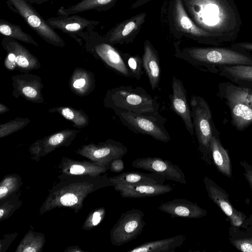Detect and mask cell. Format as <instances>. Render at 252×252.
Masks as SVG:
<instances>
[{"label": "cell", "mask_w": 252, "mask_h": 252, "mask_svg": "<svg viewBox=\"0 0 252 252\" xmlns=\"http://www.w3.org/2000/svg\"><path fill=\"white\" fill-rule=\"evenodd\" d=\"M188 16L219 46L234 42L242 24L234 0H182Z\"/></svg>", "instance_id": "obj_1"}, {"label": "cell", "mask_w": 252, "mask_h": 252, "mask_svg": "<svg viewBox=\"0 0 252 252\" xmlns=\"http://www.w3.org/2000/svg\"><path fill=\"white\" fill-rule=\"evenodd\" d=\"M180 42L174 43V56L204 71L218 74L220 66L252 64V56L232 48L218 46L186 47L181 48Z\"/></svg>", "instance_id": "obj_2"}, {"label": "cell", "mask_w": 252, "mask_h": 252, "mask_svg": "<svg viewBox=\"0 0 252 252\" xmlns=\"http://www.w3.org/2000/svg\"><path fill=\"white\" fill-rule=\"evenodd\" d=\"M160 22L164 32L175 39L186 38L200 44L219 46L209 33L199 28L189 18L182 0H164Z\"/></svg>", "instance_id": "obj_3"}, {"label": "cell", "mask_w": 252, "mask_h": 252, "mask_svg": "<svg viewBox=\"0 0 252 252\" xmlns=\"http://www.w3.org/2000/svg\"><path fill=\"white\" fill-rule=\"evenodd\" d=\"M106 104L114 110L161 116L158 112L159 103L141 87L121 86L114 88L108 92Z\"/></svg>", "instance_id": "obj_4"}, {"label": "cell", "mask_w": 252, "mask_h": 252, "mask_svg": "<svg viewBox=\"0 0 252 252\" xmlns=\"http://www.w3.org/2000/svg\"><path fill=\"white\" fill-rule=\"evenodd\" d=\"M218 95L229 108L231 124L237 130L244 131L252 126V88L230 81L221 82Z\"/></svg>", "instance_id": "obj_5"}, {"label": "cell", "mask_w": 252, "mask_h": 252, "mask_svg": "<svg viewBox=\"0 0 252 252\" xmlns=\"http://www.w3.org/2000/svg\"><path fill=\"white\" fill-rule=\"evenodd\" d=\"M194 133L201 159L209 166L212 164L210 145L214 129L212 114L207 101L202 96L192 95L189 101Z\"/></svg>", "instance_id": "obj_6"}, {"label": "cell", "mask_w": 252, "mask_h": 252, "mask_svg": "<svg viewBox=\"0 0 252 252\" xmlns=\"http://www.w3.org/2000/svg\"><path fill=\"white\" fill-rule=\"evenodd\" d=\"M122 125L134 133L149 135L155 140L168 142L171 139L164 125L166 119L122 110H114Z\"/></svg>", "instance_id": "obj_7"}, {"label": "cell", "mask_w": 252, "mask_h": 252, "mask_svg": "<svg viewBox=\"0 0 252 252\" xmlns=\"http://www.w3.org/2000/svg\"><path fill=\"white\" fill-rule=\"evenodd\" d=\"M79 37L86 42V47L99 57L108 66L126 77L133 78L122 55V52L108 42L94 30H87Z\"/></svg>", "instance_id": "obj_8"}, {"label": "cell", "mask_w": 252, "mask_h": 252, "mask_svg": "<svg viewBox=\"0 0 252 252\" xmlns=\"http://www.w3.org/2000/svg\"><path fill=\"white\" fill-rule=\"evenodd\" d=\"M10 9L19 14L41 38L47 43L59 47H63V39L47 23L27 0H6Z\"/></svg>", "instance_id": "obj_9"}, {"label": "cell", "mask_w": 252, "mask_h": 252, "mask_svg": "<svg viewBox=\"0 0 252 252\" xmlns=\"http://www.w3.org/2000/svg\"><path fill=\"white\" fill-rule=\"evenodd\" d=\"M144 217L143 211L134 208L123 213L111 230L112 244L120 246L135 239L146 224Z\"/></svg>", "instance_id": "obj_10"}, {"label": "cell", "mask_w": 252, "mask_h": 252, "mask_svg": "<svg viewBox=\"0 0 252 252\" xmlns=\"http://www.w3.org/2000/svg\"><path fill=\"white\" fill-rule=\"evenodd\" d=\"M203 182L209 197L229 218L231 225L237 227L243 225L246 216L233 207L228 193L207 176Z\"/></svg>", "instance_id": "obj_11"}, {"label": "cell", "mask_w": 252, "mask_h": 252, "mask_svg": "<svg viewBox=\"0 0 252 252\" xmlns=\"http://www.w3.org/2000/svg\"><path fill=\"white\" fill-rule=\"evenodd\" d=\"M48 24L53 29H57L67 34L82 45V39L79 37L82 32L89 30H94L100 22L86 19L79 15H58L46 20Z\"/></svg>", "instance_id": "obj_12"}, {"label": "cell", "mask_w": 252, "mask_h": 252, "mask_svg": "<svg viewBox=\"0 0 252 252\" xmlns=\"http://www.w3.org/2000/svg\"><path fill=\"white\" fill-rule=\"evenodd\" d=\"M131 165L134 168L160 174L168 180L182 184L187 183L184 172L178 165L159 157L137 158L132 161Z\"/></svg>", "instance_id": "obj_13"}, {"label": "cell", "mask_w": 252, "mask_h": 252, "mask_svg": "<svg viewBox=\"0 0 252 252\" xmlns=\"http://www.w3.org/2000/svg\"><path fill=\"white\" fill-rule=\"evenodd\" d=\"M147 14H136L117 24L104 36L111 44H125L131 43L140 32Z\"/></svg>", "instance_id": "obj_14"}, {"label": "cell", "mask_w": 252, "mask_h": 252, "mask_svg": "<svg viewBox=\"0 0 252 252\" xmlns=\"http://www.w3.org/2000/svg\"><path fill=\"white\" fill-rule=\"evenodd\" d=\"M171 86L172 92L169 95L170 109L181 117L187 130L193 136L195 133L187 91L182 81L176 76L172 77Z\"/></svg>", "instance_id": "obj_15"}, {"label": "cell", "mask_w": 252, "mask_h": 252, "mask_svg": "<svg viewBox=\"0 0 252 252\" xmlns=\"http://www.w3.org/2000/svg\"><path fill=\"white\" fill-rule=\"evenodd\" d=\"M158 209L168 214L172 218L199 219L207 214V211L197 204L185 199H175L162 203Z\"/></svg>", "instance_id": "obj_16"}, {"label": "cell", "mask_w": 252, "mask_h": 252, "mask_svg": "<svg viewBox=\"0 0 252 252\" xmlns=\"http://www.w3.org/2000/svg\"><path fill=\"white\" fill-rule=\"evenodd\" d=\"M114 187L122 197L131 198L152 197L165 194L173 190L170 186L164 184L117 185Z\"/></svg>", "instance_id": "obj_17"}, {"label": "cell", "mask_w": 252, "mask_h": 252, "mask_svg": "<svg viewBox=\"0 0 252 252\" xmlns=\"http://www.w3.org/2000/svg\"><path fill=\"white\" fill-rule=\"evenodd\" d=\"M142 61L143 67L151 88L155 90L158 87L160 81V60L157 50L148 39L146 40L144 43Z\"/></svg>", "instance_id": "obj_18"}, {"label": "cell", "mask_w": 252, "mask_h": 252, "mask_svg": "<svg viewBox=\"0 0 252 252\" xmlns=\"http://www.w3.org/2000/svg\"><path fill=\"white\" fill-rule=\"evenodd\" d=\"M220 136V133L215 127L210 145L211 159L219 172L231 178L232 169L229 155L227 150L222 146Z\"/></svg>", "instance_id": "obj_19"}, {"label": "cell", "mask_w": 252, "mask_h": 252, "mask_svg": "<svg viewBox=\"0 0 252 252\" xmlns=\"http://www.w3.org/2000/svg\"><path fill=\"white\" fill-rule=\"evenodd\" d=\"M218 74L239 86L252 88V64L220 66Z\"/></svg>", "instance_id": "obj_20"}, {"label": "cell", "mask_w": 252, "mask_h": 252, "mask_svg": "<svg viewBox=\"0 0 252 252\" xmlns=\"http://www.w3.org/2000/svg\"><path fill=\"white\" fill-rule=\"evenodd\" d=\"M109 179L112 186L143 184L163 185L166 180L164 177L158 174L153 172L146 173L138 171L124 172Z\"/></svg>", "instance_id": "obj_21"}, {"label": "cell", "mask_w": 252, "mask_h": 252, "mask_svg": "<svg viewBox=\"0 0 252 252\" xmlns=\"http://www.w3.org/2000/svg\"><path fill=\"white\" fill-rule=\"evenodd\" d=\"M184 235L146 242L128 250V252H174L185 241Z\"/></svg>", "instance_id": "obj_22"}, {"label": "cell", "mask_w": 252, "mask_h": 252, "mask_svg": "<svg viewBox=\"0 0 252 252\" xmlns=\"http://www.w3.org/2000/svg\"><path fill=\"white\" fill-rule=\"evenodd\" d=\"M119 0H81L79 2L67 7H61L58 15L76 14L89 10L105 11L113 8Z\"/></svg>", "instance_id": "obj_23"}, {"label": "cell", "mask_w": 252, "mask_h": 252, "mask_svg": "<svg viewBox=\"0 0 252 252\" xmlns=\"http://www.w3.org/2000/svg\"><path fill=\"white\" fill-rule=\"evenodd\" d=\"M1 44L5 50H10L15 54V63L19 66L25 69L35 67L37 63L36 59L17 40L4 37Z\"/></svg>", "instance_id": "obj_24"}, {"label": "cell", "mask_w": 252, "mask_h": 252, "mask_svg": "<svg viewBox=\"0 0 252 252\" xmlns=\"http://www.w3.org/2000/svg\"><path fill=\"white\" fill-rule=\"evenodd\" d=\"M0 32L4 37H10L35 46L38 45L32 36L24 32L20 26L11 23L4 19H0Z\"/></svg>", "instance_id": "obj_25"}, {"label": "cell", "mask_w": 252, "mask_h": 252, "mask_svg": "<svg viewBox=\"0 0 252 252\" xmlns=\"http://www.w3.org/2000/svg\"><path fill=\"white\" fill-rule=\"evenodd\" d=\"M122 55L133 78L140 80L144 74V71L142 70V58L138 55H133L129 53H122Z\"/></svg>", "instance_id": "obj_26"}, {"label": "cell", "mask_w": 252, "mask_h": 252, "mask_svg": "<svg viewBox=\"0 0 252 252\" xmlns=\"http://www.w3.org/2000/svg\"><path fill=\"white\" fill-rule=\"evenodd\" d=\"M60 112L65 118L72 121L78 126H84L87 125V118L80 112L69 107L60 108Z\"/></svg>", "instance_id": "obj_27"}, {"label": "cell", "mask_w": 252, "mask_h": 252, "mask_svg": "<svg viewBox=\"0 0 252 252\" xmlns=\"http://www.w3.org/2000/svg\"><path fill=\"white\" fill-rule=\"evenodd\" d=\"M230 243L239 251L252 252V236L248 237L229 239Z\"/></svg>", "instance_id": "obj_28"}, {"label": "cell", "mask_w": 252, "mask_h": 252, "mask_svg": "<svg viewBox=\"0 0 252 252\" xmlns=\"http://www.w3.org/2000/svg\"><path fill=\"white\" fill-rule=\"evenodd\" d=\"M26 124L24 120H16L10 123L1 125L0 126V136H5L14 131L19 130L23 127Z\"/></svg>", "instance_id": "obj_29"}, {"label": "cell", "mask_w": 252, "mask_h": 252, "mask_svg": "<svg viewBox=\"0 0 252 252\" xmlns=\"http://www.w3.org/2000/svg\"><path fill=\"white\" fill-rule=\"evenodd\" d=\"M240 164L243 168L244 177L252 190V166L245 160L240 161Z\"/></svg>", "instance_id": "obj_30"}, {"label": "cell", "mask_w": 252, "mask_h": 252, "mask_svg": "<svg viewBox=\"0 0 252 252\" xmlns=\"http://www.w3.org/2000/svg\"><path fill=\"white\" fill-rule=\"evenodd\" d=\"M70 131H66L55 134L49 138L48 143L52 146H57L60 144L64 140L65 136Z\"/></svg>", "instance_id": "obj_31"}, {"label": "cell", "mask_w": 252, "mask_h": 252, "mask_svg": "<svg viewBox=\"0 0 252 252\" xmlns=\"http://www.w3.org/2000/svg\"><path fill=\"white\" fill-rule=\"evenodd\" d=\"M231 48L245 53L252 52V42H242L234 43L231 45Z\"/></svg>", "instance_id": "obj_32"}, {"label": "cell", "mask_w": 252, "mask_h": 252, "mask_svg": "<svg viewBox=\"0 0 252 252\" xmlns=\"http://www.w3.org/2000/svg\"><path fill=\"white\" fill-rule=\"evenodd\" d=\"M61 203L64 206H70L78 202V198L73 194H66L60 199Z\"/></svg>", "instance_id": "obj_33"}, {"label": "cell", "mask_w": 252, "mask_h": 252, "mask_svg": "<svg viewBox=\"0 0 252 252\" xmlns=\"http://www.w3.org/2000/svg\"><path fill=\"white\" fill-rule=\"evenodd\" d=\"M124 163L122 158L115 159L110 163L111 170L114 172L120 173L124 169Z\"/></svg>", "instance_id": "obj_34"}, {"label": "cell", "mask_w": 252, "mask_h": 252, "mask_svg": "<svg viewBox=\"0 0 252 252\" xmlns=\"http://www.w3.org/2000/svg\"><path fill=\"white\" fill-rule=\"evenodd\" d=\"M22 92L25 96L30 98H35L38 95L36 89L30 86L23 87Z\"/></svg>", "instance_id": "obj_35"}, {"label": "cell", "mask_w": 252, "mask_h": 252, "mask_svg": "<svg viewBox=\"0 0 252 252\" xmlns=\"http://www.w3.org/2000/svg\"><path fill=\"white\" fill-rule=\"evenodd\" d=\"M85 168L80 165H73L70 168V172L73 174H81L84 172Z\"/></svg>", "instance_id": "obj_36"}, {"label": "cell", "mask_w": 252, "mask_h": 252, "mask_svg": "<svg viewBox=\"0 0 252 252\" xmlns=\"http://www.w3.org/2000/svg\"><path fill=\"white\" fill-rule=\"evenodd\" d=\"M86 82L84 78L80 77L76 79L73 83V86L76 89L83 88L86 85Z\"/></svg>", "instance_id": "obj_37"}, {"label": "cell", "mask_w": 252, "mask_h": 252, "mask_svg": "<svg viewBox=\"0 0 252 252\" xmlns=\"http://www.w3.org/2000/svg\"><path fill=\"white\" fill-rule=\"evenodd\" d=\"M151 0H136L133 3H132L130 6V8L133 9L136 8L140 6H142L148 2L151 1Z\"/></svg>", "instance_id": "obj_38"}, {"label": "cell", "mask_w": 252, "mask_h": 252, "mask_svg": "<svg viewBox=\"0 0 252 252\" xmlns=\"http://www.w3.org/2000/svg\"><path fill=\"white\" fill-rule=\"evenodd\" d=\"M101 220V217L100 213L98 212L94 213L92 219L93 224L94 225H97Z\"/></svg>", "instance_id": "obj_39"}, {"label": "cell", "mask_w": 252, "mask_h": 252, "mask_svg": "<svg viewBox=\"0 0 252 252\" xmlns=\"http://www.w3.org/2000/svg\"><path fill=\"white\" fill-rule=\"evenodd\" d=\"M8 189L3 186H1L0 187V198L4 196L8 192Z\"/></svg>", "instance_id": "obj_40"}, {"label": "cell", "mask_w": 252, "mask_h": 252, "mask_svg": "<svg viewBox=\"0 0 252 252\" xmlns=\"http://www.w3.org/2000/svg\"><path fill=\"white\" fill-rule=\"evenodd\" d=\"M5 63L7 68L10 69H14L16 64L15 62H12L7 59H6Z\"/></svg>", "instance_id": "obj_41"}, {"label": "cell", "mask_w": 252, "mask_h": 252, "mask_svg": "<svg viewBox=\"0 0 252 252\" xmlns=\"http://www.w3.org/2000/svg\"><path fill=\"white\" fill-rule=\"evenodd\" d=\"M31 4H41L44 2H47L52 0H27Z\"/></svg>", "instance_id": "obj_42"}, {"label": "cell", "mask_w": 252, "mask_h": 252, "mask_svg": "<svg viewBox=\"0 0 252 252\" xmlns=\"http://www.w3.org/2000/svg\"><path fill=\"white\" fill-rule=\"evenodd\" d=\"M244 224L248 225L252 228V217H250L248 219H246Z\"/></svg>", "instance_id": "obj_43"}, {"label": "cell", "mask_w": 252, "mask_h": 252, "mask_svg": "<svg viewBox=\"0 0 252 252\" xmlns=\"http://www.w3.org/2000/svg\"><path fill=\"white\" fill-rule=\"evenodd\" d=\"M8 109L4 105H3L2 104H0V113H4L7 111Z\"/></svg>", "instance_id": "obj_44"}, {"label": "cell", "mask_w": 252, "mask_h": 252, "mask_svg": "<svg viewBox=\"0 0 252 252\" xmlns=\"http://www.w3.org/2000/svg\"><path fill=\"white\" fill-rule=\"evenodd\" d=\"M24 252H36V250L32 247H29L23 251Z\"/></svg>", "instance_id": "obj_45"}, {"label": "cell", "mask_w": 252, "mask_h": 252, "mask_svg": "<svg viewBox=\"0 0 252 252\" xmlns=\"http://www.w3.org/2000/svg\"><path fill=\"white\" fill-rule=\"evenodd\" d=\"M3 213H4V212H3V210L2 209H0V218L2 217V216L3 215Z\"/></svg>", "instance_id": "obj_46"}]
</instances>
